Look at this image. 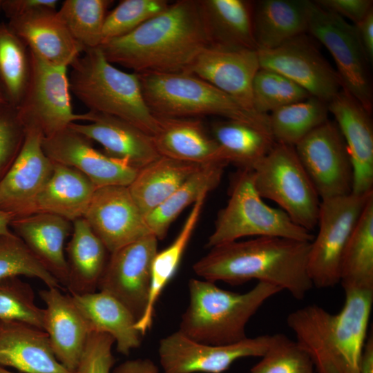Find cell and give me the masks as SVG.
<instances>
[{
    "mask_svg": "<svg viewBox=\"0 0 373 373\" xmlns=\"http://www.w3.org/2000/svg\"><path fill=\"white\" fill-rule=\"evenodd\" d=\"M111 0H66L57 10L70 33L84 50L99 47Z\"/></svg>",
    "mask_w": 373,
    "mask_h": 373,
    "instance_id": "cell-39",
    "label": "cell"
},
{
    "mask_svg": "<svg viewBox=\"0 0 373 373\" xmlns=\"http://www.w3.org/2000/svg\"><path fill=\"white\" fill-rule=\"evenodd\" d=\"M91 142L68 126L53 135L43 137L42 147L52 162L79 171L97 188L128 186L139 170L99 151Z\"/></svg>",
    "mask_w": 373,
    "mask_h": 373,
    "instance_id": "cell-18",
    "label": "cell"
},
{
    "mask_svg": "<svg viewBox=\"0 0 373 373\" xmlns=\"http://www.w3.org/2000/svg\"><path fill=\"white\" fill-rule=\"evenodd\" d=\"M294 149L321 200L352 193V165L334 121L315 128Z\"/></svg>",
    "mask_w": 373,
    "mask_h": 373,
    "instance_id": "cell-12",
    "label": "cell"
},
{
    "mask_svg": "<svg viewBox=\"0 0 373 373\" xmlns=\"http://www.w3.org/2000/svg\"><path fill=\"white\" fill-rule=\"evenodd\" d=\"M209 38L199 0H179L128 34L104 41L111 64L135 73L186 72Z\"/></svg>",
    "mask_w": 373,
    "mask_h": 373,
    "instance_id": "cell-1",
    "label": "cell"
},
{
    "mask_svg": "<svg viewBox=\"0 0 373 373\" xmlns=\"http://www.w3.org/2000/svg\"><path fill=\"white\" fill-rule=\"evenodd\" d=\"M282 289L258 282L249 291L236 293L213 282L192 278L189 304L181 317L179 331L195 341L227 345L247 338L245 327L262 304Z\"/></svg>",
    "mask_w": 373,
    "mask_h": 373,
    "instance_id": "cell-4",
    "label": "cell"
},
{
    "mask_svg": "<svg viewBox=\"0 0 373 373\" xmlns=\"http://www.w3.org/2000/svg\"><path fill=\"white\" fill-rule=\"evenodd\" d=\"M201 166L160 156L140 169L128 187L144 218Z\"/></svg>",
    "mask_w": 373,
    "mask_h": 373,
    "instance_id": "cell-32",
    "label": "cell"
},
{
    "mask_svg": "<svg viewBox=\"0 0 373 373\" xmlns=\"http://www.w3.org/2000/svg\"><path fill=\"white\" fill-rule=\"evenodd\" d=\"M373 191L321 200L316 236L311 242L307 272L313 286L332 287L340 283L341 258Z\"/></svg>",
    "mask_w": 373,
    "mask_h": 373,
    "instance_id": "cell-9",
    "label": "cell"
},
{
    "mask_svg": "<svg viewBox=\"0 0 373 373\" xmlns=\"http://www.w3.org/2000/svg\"><path fill=\"white\" fill-rule=\"evenodd\" d=\"M43 137L37 128L26 127L21 149L0 181V210L14 219L35 213L37 198L52 175L54 163L44 153Z\"/></svg>",
    "mask_w": 373,
    "mask_h": 373,
    "instance_id": "cell-16",
    "label": "cell"
},
{
    "mask_svg": "<svg viewBox=\"0 0 373 373\" xmlns=\"http://www.w3.org/2000/svg\"><path fill=\"white\" fill-rule=\"evenodd\" d=\"M30 73V52L24 41L0 22V86L11 106L18 108Z\"/></svg>",
    "mask_w": 373,
    "mask_h": 373,
    "instance_id": "cell-38",
    "label": "cell"
},
{
    "mask_svg": "<svg viewBox=\"0 0 373 373\" xmlns=\"http://www.w3.org/2000/svg\"><path fill=\"white\" fill-rule=\"evenodd\" d=\"M271 340L272 335L266 334L231 344L209 345L178 330L160 341L158 353L164 373H222L240 358L262 356Z\"/></svg>",
    "mask_w": 373,
    "mask_h": 373,
    "instance_id": "cell-13",
    "label": "cell"
},
{
    "mask_svg": "<svg viewBox=\"0 0 373 373\" xmlns=\"http://www.w3.org/2000/svg\"><path fill=\"white\" fill-rule=\"evenodd\" d=\"M257 51L260 68L284 75L327 104L343 89L336 70L305 34L276 48Z\"/></svg>",
    "mask_w": 373,
    "mask_h": 373,
    "instance_id": "cell-14",
    "label": "cell"
},
{
    "mask_svg": "<svg viewBox=\"0 0 373 373\" xmlns=\"http://www.w3.org/2000/svg\"><path fill=\"white\" fill-rule=\"evenodd\" d=\"M344 139L353 169L352 193L373 191V126L370 115L342 89L327 104Z\"/></svg>",
    "mask_w": 373,
    "mask_h": 373,
    "instance_id": "cell-20",
    "label": "cell"
},
{
    "mask_svg": "<svg viewBox=\"0 0 373 373\" xmlns=\"http://www.w3.org/2000/svg\"><path fill=\"white\" fill-rule=\"evenodd\" d=\"M10 229L60 285L67 288L68 269L65 242L72 233L73 223L57 215L36 213L13 219Z\"/></svg>",
    "mask_w": 373,
    "mask_h": 373,
    "instance_id": "cell-24",
    "label": "cell"
},
{
    "mask_svg": "<svg viewBox=\"0 0 373 373\" xmlns=\"http://www.w3.org/2000/svg\"><path fill=\"white\" fill-rule=\"evenodd\" d=\"M169 5L166 0L121 1L106 15L102 30V43L128 34L162 12Z\"/></svg>",
    "mask_w": 373,
    "mask_h": 373,
    "instance_id": "cell-44",
    "label": "cell"
},
{
    "mask_svg": "<svg viewBox=\"0 0 373 373\" xmlns=\"http://www.w3.org/2000/svg\"><path fill=\"white\" fill-rule=\"evenodd\" d=\"M345 294L344 305L337 314L312 304L287 317L296 343L309 356L316 373H359L373 290L347 289Z\"/></svg>",
    "mask_w": 373,
    "mask_h": 373,
    "instance_id": "cell-3",
    "label": "cell"
},
{
    "mask_svg": "<svg viewBox=\"0 0 373 373\" xmlns=\"http://www.w3.org/2000/svg\"><path fill=\"white\" fill-rule=\"evenodd\" d=\"M354 26L359 42L370 64L373 61V9L362 21Z\"/></svg>",
    "mask_w": 373,
    "mask_h": 373,
    "instance_id": "cell-49",
    "label": "cell"
},
{
    "mask_svg": "<svg viewBox=\"0 0 373 373\" xmlns=\"http://www.w3.org/2000/svg\"><path fill=\"white\" fill-rule=\"evenodd\" d=\"M19 276L37 278L47 287L62 289L20 238L13 232L0 235V280Z\"/></svg>",
    "mask_w": 373,
    "mask_h": 373,
    "instance_id": "cell-41",
    "label": "cell"
},
{
    "mask_svg": "<svg viewBox=\"0 0 373 373\" xmlns=\"http://www.w3.org/2000/svg\"><path fill=\"white\" fill-rule=\"evenodd\" d=\"M26 128L17 108L0 106V181L8 172L23 146Z\"/></svg>",
    "mask_w": 373,
    "mask_h": 373,
    "instance_id": "cell-45",
    "label": "cell"
},
{
    "mask_svg": "<svg viewBox=\"0 0 373 373\" xmlns=\"http://www.w3.org/2000/svg\"><path fill=\"white\" fill-rule=\"evenodd\" d=\"M247 236L307 242H312L314 237L282 209L267 204L255 187L253 171L239 169L231 180L228 202L218 213L206 247L211 249Z\"/></svg>",
    "mask_w": 373,
    "mask_h": 373,
    "instance_id": "cell-7",
    "label": "cell"
},
{
    "mask_svg": "<svg viewBox=\"0 0 373 373\" xmlns=\"http://www.w3.org/2000/svg\"><path fill=\"white\" fill-rule=\"evenodd\" d=\"M260 68L257 50L209 45L199 52L186 72L227 94L245 108L256 111L252 84Z\"/></svg>",
    "mask_w": 373,
    "mask_h": 373,
    "instance_id": "cell-19",
    "label": "cell"
},
{
    "mask_svg": "<svg viewBox=\"0 0 373 373\" xmlns=\"http://www.w3.org/2000/svg\"><path fill=\"white\" fill-rule=\"evenodd\" d=\"M0 373H15V372H10L5 369L3 367L0 366Z\"/></svg>",
    "mask_w": 373,
    "mask_h": 373,
    "instance_id": "cell-54",
    "label": "cell"
},
{
    "mask_svg": "<svg viewBox=\"0 0 373 373\" xmlns=\"http://www.w3.org/2000/svg\"><path fill=\"white\" fill-rule=\"evenodd\" d=\"M310 245L268 236L233 241L211 248L193 269L206 280L239 285L254 279L303 300L313 287L307 267Z\"/></svg>",
    "mask_w": 373,
    "mask_h": 373,
    "instance_id": "cell-2",
    "label": "cell"
},
{
    "mask_svg": "<svg viewBox=\"0 0 373 373\" xmlns=\"http://www.w3.org/2000/svg\"><path fill=\"white\" fill-rule=\"evenodd\" d=\"M84 218L110 254L151 234L127 186L97 188Z\"/></svg>",
    "mask_w": 373,
    "mask_h": 373,
    "instance_id": "cell-17",
    "label": "cell"
},
{
    "mask_svg": "<svg viewBox=\"0 0 373 373\" xmlns=\"http://www.w3.org/2000/svg\"><path fill=\"white\" fill-rule=\"evenodd\" d=\"M319 7L350 19L353 25L358 23L373 9L372 0H316Z\"/></svg>",
    "mask_w": 373,
    "mask_h": 373,
    "instance_id": "cell-47",
    "label": "cell"
},
{
    "mask_svg": "<svg viewBox=\"0 0 373 373\" xmlns=\"http://www.w3.org/2000/svg\"><path fill=\"white\" fill-rule=\"evenodd\" d=\"M210 45L257 50L254 32V2L199 0Z\"/></svg>",
    "mask_w": 373,
    "mask_h": 373,
    "instance_id": "cell-30",
    "label": "cell"
},
{
    "mask_svg": "<svg viewBox=\"0 0 373 373\" xmlns=\"http://www.w3.org/2000/svg\"><path fill=\"white\" fill-rule=\"evenodd\" d=\"M157 240L151 233L110 254L98 283L99 291L118 300L137 321L147 305L151 265L157 252Z\"/></svg>",
    "mask_w": 373,
    "mask_h": 373,
    "instance_id": "cell-15",
    "label": "cell"
},
{
    "mask_svg": "<svg viewBox=\"0 0 373 373\" xmlns=\"http://www.w3.org/2000/svg\"><path fill=\"white\" fill-rule=\"evenodd\" d=\"M72 223L71 237L65 247L68 269L67 289L71 294L94 292L110 253L84 218Z\"/></svg>",
    "mask_w": 373,
    "mask_h": 373,
    "instance_id": "cell-29",
    "label": "cell"
},
{
    "mask_svg": "<svg viewBox=\"0 0 373 373\" xmlns=\"http://www.w3.org/2000/svg\"><path fill=\"white\" fill-rule=\"evenodd\" d=\"M309 97L310 95L297 84L269 69L260 68L253 80V108L260 114L269 115Z\"/></svg>",
    "mask_w": 373,
    "mask_h": 373,
    "instance_id": "cell-40",
    "label": "cell"
},
{
    "mask_svg": "<svg viewBox=\"0 0 373 373\" xmlns=\"http://www.w3.org/2000/svg\"><path fill=\"white\" fill-rule=\"evenodd\" d=\"M211 135L223 160L239 169L252 170L275 143L270 135L251 125L226 119L212 124Z\"/></svg>",
    "mask_w": 373,
    "mask_h": 373,
    "instance_id": "cell-35",
    "label": "cell"
},
{
    "mask_svg": "<svg viewBox=\"0 0 373 373\" xmlns=\"http://www.w3.org/2000/svg\"><path fill=\"white\" fill-rule=\"evenodd\" d=\"M30 52L28 83L17 108L25 128L34 127L48 137L77 121L88 122V112L77 114L73 111L68 68L51 65Z\"/></svg>",
    "mask_w": 373,
    "mask_h": 373,
    "instance_id": "cell-10",
    "label": "cell"
},
{
    "mask_svg": "<svg viewBox=\"0 0 373 373\" xmlns=\"http://www.w3.org/2000/svg\"><path fill=\"white\" fill-rule=\"evenodd\" d=\"M83 52L70 65V92L90 111L120 118L153 137L157 118L146 103L138 75L115 67L99 47Z\"/></svg>",
    "mask_w": 373,
    "mask_h": 373,
    "instance_id": "cell-5",
    "label": "cell"
},
{
    "mask_svg": "<svg viewBox=\"0 0 373 373\" xmlns=\"http://www.w3.org/2000/svg\"><path fill=\"white\" fill-rule=\"evenodd\" d=\"M307 32L323 44L333 57L343 89L371 114L373 92L370 63L354 26L312 1Z\"/></svg>",
    "mask_w": 373,
    "mask_h": 373,
    "instance_id": "cell-11",
    "label": "cell"
},
{
    "mask_svg": "<svg viewBox=\"0 0 373 373\" xmlns=\"http://www.w3.org/2000/svg\"><path fill=\"white\" fill-rule=\"evenodd\" d=\"M53 163L52 175L37 198L35 213H48L73 222L84 218L97 188L74 168Z\"/></svg>",
    "mask_w": 373,
    "mask_h": 373,
    "instance_id": "cell-31",
    "label": "cell"
},
{
    "mask_svg": "<svg viewBox=\"0 0 373 373\" xmlns=\"http://www.w3.org/2000/svg\"><path fill=\"white\" fill-rule=\"evenodd\" d=\"M251 373H315L307 354L296 341L282 334L272 335L271 343Z\"/></svg>",
    "mask_w": 373,
    "mask_h": 373,
    "instance_id": "cell-43",
    "label": "cell"
},
{
    "mask_svg": "<svg viewBox=\"0 0 373 373\" xmlns=\"http://www.w3.org/2000/svg\"><path fill=\"white\" fill-rule=\"evenodd\" d=\"M340 283L344 290H373V195L345 248L340 266Z\"/></svg>",
    "mask_w": 373,
    "mask_h": 373,
    "instance_id": "cell-36",
    "label": "cell"
},
{
    "mask_svg": "<svg viewBox=\"0 0 373 373\" xmlns=\"http://www.w3.org/2000/svg\"><path fill=\"white\" fill-rule=\"evenodd\" d=\"M137 74L146 103L155 116L198 118L215 115L248 124L271 136L268 115L245 108L191 73Z\"/></svg>",
    "mask_w": 373,
    "mask_h": 373,
    "instance_id": "cell-6",
    "label": "cell"
},
{
    "mask_svg": "<svg viewBox=\"0 0 373 373\" xmlns=\"http://www.w3.org/2000/svg\"><path fill=\"white\" fill-rule=\"evenodd\" d=\"M207 195H202L193 204L176 238L169 247L157 251L153 260L147 305L142 316L135 325V328L142 335L152 325L156 302L178 268L200 216Z\"/></svg>",
    "mask_w": 373,
    "mask_h": 373,
    "instance_id": "cell-34",
    "label": "cell"
},
{
    "mask_svg": "<svg viewBox=\"0 0 373 373\" xmlns=\"http://www.w3.org/2000/svg\"><path fill=\"white\" fill-rule=\"evenodd\" d=\"M88 113L87 123L74 122L69 127L100 144L107 156L137 170L160 157L152 136L137 126L109 115Z\"/></svg>",
    "mask_w": 373,
    "mask_h": 373,
    "instance_id": "cell-22",
    "label": "cell"
},
{
    "mask_svg": "<svg viewBox=\"0 0 373 373\" xmlns=\"http://www.w3.org/2000/svg\"><path fill=\"white\" fill-rule=\"evenodd\" d=\"M0 366L23 373H74L58 361L44 329L16 321H0Z\"/></svg>",
    "mask_w": 373,
    "mask_h": 373,
    "instance_id": "cell-25",
    "label": "cell"
},
{
    "mask_svg": "<svg viewBox=\"0 0 373 373\" xmlns=\"http://www.w3.org/2000/svg\"><path fill=\"white\" fill-rule=\"evenodd\" d=\"M252 171L262 198L276 202L298 226L309 231L317 227L321 198L294 146L275 142Z\"/></svg>",
    "mask_w": 373,
    "mask_h": 373,
    "instance_id": "cell-8",
    "label": "cell"
},
{
    "mask_svg": "<svg viewBox=\"0 0 373 373\" xmlns=\"http://www.w3.org/2000/svg\"><path fill=\"white\" fill-rule=\"evenodd\" d=\"M8 104L6 95L0 86V106Z\"/></svg>",
    "mask_w": 373,
    "mask_h": 373,
    "instance_id": "cell-53",
    "label": "cell"
},
{
    "mask_svg": "<svg viewBox=\"0 0 373 373\" xmlns=\"http://www.w3.org/2000/svg\"><path fill=\"white\" fill-rule=\"evenodd\" d=\"M44 309L35 301L33 290L18 277L0 280V321L26 323L44 329Z\"/></svg>",
    "mask_w": 373,
    "mask_h": 373,
    "instance_id": "cell-42",
    "label": "cell"
},
{
    "mask_svg": "<svg viewBox=\"0 0 373 373\" xmlns=\"http://www.w3.org/2000/svg\"><path fill=\"white\" fill-rule=\"evenodd\" d=\"M312 1L260 0L254 2V32L257 50L276 48L305 34Z\"/></svg>",
    "mask_w": 373,
    "mask_h": 373,
    "instance_id": "cell-27",
    "label": "cell"
},
{
    "mask_svg": "<svg viewBox=\"0 0 373 373\" xmlns=\"http://www.w3.org/2000/svg\"><path fill=\"white\" fill-rule=\"evenodd\" d=\"M57 3V0H0V12L10 20L39 8L56 10Z\"/></svg>",
    "mask_w": 373,
    "mask_h": 373,
    "instance_id": "cell-48",
    "label": "cell"
},
{
    "mask_svg": "<svg viewBox=\"0 0 373 373\" xmlns=\"http://www.w3.org/2000/svg\"><path fill=\"white\" fill-rule=\"evenodd\" d=\"M14 216L8 212L0 210V235L10 234L12 231L10 229V223Z\"/></svg>",
    "mask_w": 373,
    "mask_h": 373,
    "instance_id": "cell-52",
    "label": "cell"
},
{
    "mask_svg": "<svg viewBox=\"0 0 373 373\" xmlns=\"http://www.w3.org/2000/svg\"><path fill=\"white\" fill-rule=\"evenodd\" d=\"M114 338L103 332H91L75 373H111L115 363Z\"/></svg>",
    "mask_w": 373,
    "mask_h": 373,
    "instance_id": "cell-46",
    "label": "cell"
},
{
    "mask_svg": "<svg viewBox=\"0 0 373 373\" xmlns=\"http://www.w3.org/2000/svg\"><path fill=\"white\" fill-rule=\"evenodd\" d=\"M86 319L91 332L106 333L116 343L117 351L128 355L141 344L142 336L130 311L118 300L103 291L83 294H69Z\"/></svg>",
    "mask_w": 373,
    "mask_h": 373,
    "instance_id": "cell-28",
    "label": "cell"
},
{
    "mask_svg": "<svg viewBox=\"0 0 373 373\" xmlns=\"http://www.w3.org/2000/svg\"><path fill=\"white\" fill-rule=\"evenodd\" d=\"M57 287L39 291L44 302V330L58 361L75 373L89 334V326L70 294Z\"/></svg>",
    "mask_w": 373,
    "mask_h": 373,
    "instance_id": "cell-21",
    "label": "cell"
},
{
    "mask_svg": "<svg viewBox=\"0 0 373 373\" xmlns=\"http://www.w3.org/2000/svg\"><path fill=\"white\" fill-rule=\"evenodd\" d=\"M8 24L32 52L51 65L68 68L84 52L56 10L36 9Z\"/></svg>",
    "mask_w": 373,
    "mask_h": 373,
    "instance_id": "cell-23",
    "label": "cell"
},
{
    "mask_svg": "<svg viewBox=\"0 0 373 373\" xmlns=\"http://www.w3.org/2000/svg\"><path fill=\"white\" fill-rule=\"evenodd\" d=\"M156 117L157 129L152 137L160 156L199 165L228 164L198 118Z\"/></svg>",
    "mask_w": 373,
    "mask_h": 373,
    "instance_id": "cell-26",
    "label": "cell"
},
{
    "mask_svg": "<svg viewBox=\"0 0 373 373\" xmlns=\"http://www.w3.org/2000/svg\"><path fill=\"white\" fill-rule=\"evenodd\" d=\"M227 165L221 162L202 165L171 195L145 217L151 233L157 240L165 238L172 222L185 208L218 186Z\"/></svg>",
    "mask_w": 373,
    "mask_h": 373,
    "instance_id": "cell-33",
    "label": "cell"
},
{
    "mask_svg": "<svg viewBox=\"0 0 373 373\" xmlns=\"http://www.w3.org/2000/svg\"><path fill=\"white\" fill-rule=\"evenodd\" d=\"M112 373H158V369L150 359H135L122 363Z\"/></svg>",
    "mask_w": 373,
    "mask_h": 373,
    "instance_id": "cell-50",
    "label": "cell"
},
{
    "mask_svg": "<svg viewBox=\"0 0 373 373\" xmlns=\"http://www.w3.org/2000/svg\"><path fill=\"white\" fill-rule=\"evenodd\" d=\"M359 373H373V338L365 341L359 363Z\"/></svg>",
    "mask_w": 373,
    "mask_h": 373,
    "instance_id": "cell-51",
    "label": "cell"
},
{
    "mask_svg": "<svg viewBox=\"0 0 373 373\" xmlns=\"http://www.w3.org/2000/svg\"><path fill=\"white\" fill-rule=\"evenodd\" d=\"M327 104L314 97L279 108L268 115L274 142L294 146L328 120Z\"/></svg>",
    "mask_w": 373,
    "mask_h": 373,
    "instance_id": "cell-37",
    "label": "cell"
}]
</instances>
